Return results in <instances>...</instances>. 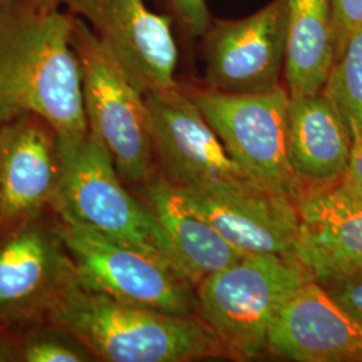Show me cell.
Returning a JSON list of instances; mask_svg holds the SVG:
<instances>
[{"instance_id":"22","label":"cell","mask_w":362,"mask_h":362,"mask_svg":"<svg viewBox=\"0 0 362 362\" xmlns=\"http://www.w3.org/2000/svg\"><path fill=\"white\" fill-rule=\"evenodd\" d=\"M181 25L192 37H203L211 26L206 0H170Z\"/></svg>"},{"instance_id":"1","label":"cell","mask_w":362,"mask_h":362,"mask_svg":"<svg viewBox=\"0 0 362 362\" xmlns=\"http://www.w3.org/2000/svg\"><path fill=\"white\" fill-rule=\"evenodd\" d=\"M74 18L42 0H10L0 8V125L33 115L58 137L89 132Z\"/></svg>"},{"instance_id":"6","label":"cell","mask_w":362,"mask_h":362,"mask_svg":"<svg viewBox=\"0 0 362 362\" xmlns=\"http://www.w3.org/2000/svg\"><path fill=\"white\" fill-rule=\"evenodd\" d=\"M57 230L86 288L151 310L197 315L194 286L167 262L71 220Z\"/></svg>"},{"instance_id":"12","label":"cell","mask_w":362,"mask_h":362,"mask_svg":"<svg viewBox=\"0 0 362 362\" xmlns=\"http://www.w3.org/2000/svg\"><path fill=\"white\" fill-rule=\"evenodd\" d=\"M299 226L290 255L313 281L329 287L362 275V197L339 184L298 200Z\"/></svg>"},{"instance_id":"10","label":"cell","mask_w":362,"mask_h":362,"mask_svg":"<svg viewBox=\"0 0 362 362\" xmlns=\"http://www.w3.org/2000/svg\"><path fill=\"white\" fill-rule=\"evenodd\" d=\"M287 23L288 0H272L243 19L211 23L203 35L208 88L230 94L281 88Z\"/></svg>"},{"instance_id":"5","label":"cell","mask_w":362,"mask_h":362,"mask_svg":"<svg viewBox=\"0 0 362 362\" xmlns=\"http://www.w3.org/2000/svg\"><path fill=\"white\" fill-rule=\"evenodd\" d=\"M73 46L89 132L113 158L119 176L143 187L157 172L145 95L78 18L73 25Z\"/></svg>"},{"instance_id":"7","label":"cell","mask_w":362,"mask_h":362,"mask_svg":"<svg viewBox=\"0 0 362 362\" xmlns=\"http://www.w3.org/2000/svg\"><path fill=\"white\" fill-rule=\"evenodd\" d=\"M187 91L250 179L296 200L302 197L305 188L287 153V89L281 86L260 94H230L211 88Z\"/></svg>"},{"instance_id":"23","label":"cell","mask_w":362,"mask_h":362,"mask_svg":"<svg viewBox=\"0 0 362 362\" xmlns=\"http://www.w3.org/2000/svg\"><path fill=\"white\" fill-rule=\"evenodd\" d=\"M325 288L337 303L362 326V275Z\"/></svg>"},{"instance_id":"13","label":"cell","mask_w":362,"mask_h":362,"mask_svg":"<svg viewBox=\"0 0 362 362\" xmlns=\"http://www.w3.org/2000/svg\"><path fill=\"white\" fill-rule=\"evenodd\" d=\"M267 351L297 362H362V326L324 286L309 281L279 308Z\"/></svg>"},{"instance_id":"9","label":"cell","mask_w":362,"mask_h":362,"mask_svg":"<svg viewBox=\"0 0 362 362\" xmlns=\"http://www.w3.org/2000/svg\"><path fill=\"white\" fill-rule=\"evenodd\" d=\"M83 21L144 95L179 86L177 46L170 19L144 0H59Z\"/></svg>"},{"instance_id":"16","label":"cell","mask_w":362,"mask_h":362,"mask_svg":"<svg viewBox=\"0 0 362 362\" xmlns=\"http://www.w3.org/2000/svg\"><path fill=\"white\" fill-rule=\"evenodd\" d=\"M351 148L348 127L322 93L290 97L287 153L305 192L338 184L349 165Z\"/></svg>"},{"instance_id":"11","label":"cell","mask_w":362,"mask_h":362,"mask_svg":"<svg viewBox=\"0 0 362 362\" xmlns=\"http://www.w3.org/2000/svg\"><path fill=\"white\" fill-rule=\"evenodd\" d=\"M78 281L57 227L28 223L0 245V325L49 317Z\"/></svg>"},{"instance_id":"2","label":"cell","mask_w":362,"mask_h":362,"mask_svg":"<svg viewBox=\"0 0 362 362\" xmlns=\"http://www.w3.org/2000/svg\"><path fill=\"white\" fill-rule=\"evenodd\" d=\"M49 320L77 337L95 360L187 362L226 357L218 337L199 315L124 303L79 281L55 305Z\"/></svg>"},{"instance_id":"15","label":"cell","mask_w":362,"mask_h":362,"mask_svg":"<svg viewBox=\"0 0 362 362\" xmlns=\"http://www.w3.org/2000/svg\"><path fill=\"white\" fill-rule=\"evenodd\" d=\"M61 172L58 134L42 118L0 125L1 220L13 221L52 204Z\"/></svg>"},{"instance_id":"4","label":"cell","mask_w":362,"mask_h":362,"mask_svg":"<svg viewBox=\"0 0 362 362\" xmlns=\"http://www.w3.org/2000/svg\"><path fill=\"white\" fill-rule=\"evenodd\" d=\"M313 281L291 255L247 254L194 286L197 315L236 361L267 351L272 321L298 287Z\"/></svg>"},{"instance_id":"18","label":"cell","mask_w":362,"mask_h":362,"mask_svg":"<svg viewBox=\"0 0 362 362\" xmlns=\"http://www.w3.org/2000/svg\"><path fill=\"white\" fill-rule=\"evenodd\" d=\"M336 61L332 0H288L286 89L291 98L320 94Z\"/></svg>"},{"instance_id":"27","label":"cell","mask_w":362,"mask_h":362,"mask_svg":"<svg viewBox=\"0 0 362 362\" xmlns=\"http://www.w3.org/2000/svg\"><path fill=\"white\" fill-rule=\"evenodd\" d=\"M7 1H10V0H0V8H1Z\"/></svg>"},{"instance_id":"14","label":"cell","mask_w":362,"mask_h":362,"mask_svg":"<svg viewBox=\"0 0 362 362\" xmlns=\"http://www.w3.org/2000/svg\"><path fill=\"white\" fill-rule=\"evenodd\" d=\"M179 191L238 250L290 255L299 226L296 199L257 182L212 192Z\"/></svg>"},{"instance_id":"8","label":"cell","mask_w":362,"mask_h":362,"mask_svg":"<svg viewBox=\"0 0 362 362\" xmlns=\"http://www.w3.org/2000/svg\"><path fill=\"white\" fill-rule=\"evenodd\" d=\"M145 103L157 172L172 185L212 192L255 182L228 155L188 91L180 86L155 91Z\"/></svg>"},{"instance_id":"19","label":"cell","mask_w":362,"mask_h":362,"mask_svg":"<svg viewBox=\"0 0 362 362\" xmlns=\"http://www.w3.org/2000/svg\"><path fill=\"white\" fill-rule=\"evenodd\" d=\"M321 93L334 106L351 137H362V27L337 54Z\"/></svg>"},{"instance_id":"21","label":"cell","mask_w":362,"mask_h":362,"mask_svg":"<svg viewBox=\"0 0 362 362\" xmlns=\"http://www.w3.org/2000/svg\"><path fill=\"white\" fill-rule=\"evenodd\" d=\"M336 57L348 39L362 27V0H332Z\"/></svg>"},{"instance_id":"25","label":"cell","mask_w":362,"mask_h":362,"mask_svg":"<svg viewBox=\"0 0 362 362\" xmlns=\"http://www.w3.org/2000/svg\"><path fill=\"white\" fill-rule=\"evenodd\" d=\"M19 361V342L0 327V362Z\"/></svg>"},{"instance_id":"20","label":"cell","mask_w":362,"mask_h":362,"mask_svg":"<svg viewBox=\"0 0 362 362\" xmlns=\"http://www.w3.org/2000/svg\"><path fill=\"white\" fill-rule=\"evenodd\" d=\"M94 358L77 337L54 324L19 341V361L82 362Z\"/></svg>"},{"instance_id":"3","label":"cell","mask_w":362,"mask_h":362,"mask_svg":"<svg viewBox=\"0 0 362 362\" xmlns=\"http://www.w3.org/2000/svg\"><path fill=\"white\" fill-rule=\"evenodd\" d=\"M58 149L61 172L52 206L61 219L137 247L181 274L163 227L143 199L125 188L104 145L88 132L58 137Z\"/></svg>"},{"instance_id":"17","label":"cell","mask_w":362,"mask_h":362,"mask_svg":"<svg viewBox=\"0 0 362 362\" xmlns=\"http://www.w3.org/2000/svg\"><path fill=\"white\" fill-rule=\"evenodd\" d=\"M140 188L145 204L168 238L179 270L192 285L246 257L247 252L227 242L158 172Z\"/></svg>"},{"instance_id":"26","label":"cell","mask_w":362,"mask_h":362,"mask_svg":"<svg viewBox=\"0 0 362 362\" xmlns=\"http://www.w3.org/2000/svg\"><path fill=\"white\" fill-rule=\"evenodd\" d=\"M42 1L49 3V4H57V6H59V0H42Z\"/></svg>"},{"instance_id":"24","label":"cell","mask_w":362,"mask_h":362,"mask_svg":"<svg viewBox=\"0 0 362 362\" xmlns=\"http://www.w3.org/2000/svg\"><path fill=\"white\" fill-rule=\"evenodd\" d=\"M338 184L350 194L362 197V137L353 139L349 165Z\"/></svg>"},{"instance_id":"28","label":"cell","mask_w":362,"mask_h":362,"mask_svg":"<svg viewBox=\"0 0 362 362\" xmlns=\"http://www.w3.org/2000/svg\"><path fill=\"white\" fill-rule=\"evenodd\" d=\"M0 221H1V194H0Z\"/></svg>"}]
</instances>
